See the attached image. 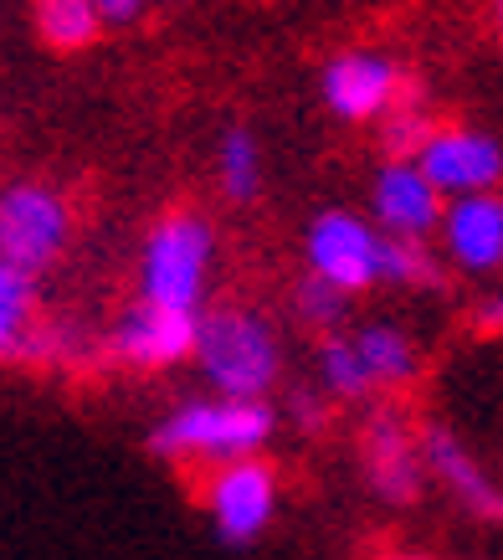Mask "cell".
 <instances>
[{
  "mask_svg": "<svg viewBox=\"0 0 503 560\" xmlns=\"http://www.w3.org/2000/svg\"><path fill=\"white\" fill-rule=\"evenodd\" d=\"M278 411L268 401H236V396H201V401H185L154 422L150 432V453L165 463H236V458H257L262 442L272 438Z\"/></svg>",
  "mask_w": 503,
  "mask_h": 560,
  "instance_id": "cell-1",
  "label": "cell"
},
{
  "mask_svg": "<svg viewBox=\"0 0 503 560\" xmlns=\"http://www.w3.org/2000/svg\"><path fill=\"white\" fill-rule=\"evenodd\" d=\"M196 365H201V375L211 381L217 396L268 401V390L283 375V340H278V329L257 308H242V304L206 308Z\"/></svg>",
  "mask_w": 503,
  "mask_h": 560,
  "instance_id": "cell-2",
  "label": "cell"
},
{
  "mask_svg": "<svg viewBox=\"0 0 503 560\" xmlns=\"http://www.w3.org/2000/svg\"><path fill=\"white\" fill-rule=\"evenodd\" d=\"M217 262V232L201 211H169L150 226L139 253V299L206 314V278Z\"/></svg>",
  "mask_w": 503,
  "mask_h": 560,
  "instance_id": "cell-3",
  "label": "cell"
},
{
  "mask_svg": "<svg viewBox=\"0 0 503 560\" xmlns=\"http://www.w3.org/2000/svg\"><path fill=\"white\" fill-rule=\"evenodd\" d=\"M72 211L42 180H16L0 190V262L21 272H42L68 253Z\"/></svg>",
  "mask_w": 503,
  "mask_h": 560,
  "instance_id": "cell-4",
  "label": "cell"
},
{
  "mask_svg": "<svg viewBox=\"0 0 503 560\" xmlns=\"http://www.w3.org/2000/svg\"><path fill=\"white\" fill-rule=\"evenodd\" d=\"M303 262L308 272H319L324 283H335L354 299L381 283V262H386V232L370 217L354 211H319V217L303 226Z\"/></svg>",
  "mask_w": 503,
  "mask_h": 560,
  "instance_id": "cell-5",
  "label": "cell"
},
{
  "mask_svg": "<svg viewBox=\"0 0 503 560\" xmlns=\"http://www.w3.org/2000/svg\"><path fill=\"white\" fill-rule=\"evenodd\" d=\"M206 514L221 545H257L278 520V474L262 458H236L211 468Z\"/></svg>",
  "mask_w": 503,
  "mask_h": 560,
  "instance_id": "cell-6",
  "label": "cell"
},
{
  "mask_svg": "<svg viewBox=\"0 0 503 560\" xmlns=\"http://www.w3.org/2000/svg\"><path fill=\"white\" fill-rule=\"evenodd\" d=\"M206 314H185L150 299H134L108 329V355L129 371H169L180 360H196Z\"/></svg>",
  "mask_w": 503,
  "mask_h": 560,
  "instance_id": "cell-7",
  "label": "cell"
},
{
  "mask_svg": "<svg viewBox=\"0 0 503 560\" xmlns=\"http://www.w3.org/2000/svg\"><path fill=\"white\" fill-rule=\"evenodd\" d=\"M360 463H365L370 493L386 504H411L426 483V453L421 432L396 407H375L360 432Z\"/></svg>",
  "mask_w": 503,
  "mask_h": 560,
  "instance_id": "cell-8",
  "label": "cell"
},
{
  "mask_svg": "<svg viewBox=\"0 0 503 560\" xmlns=\"http://www.w3.org/2000/svg\"><path fill=\"white\" fill-rule=\"evenodd\" d=\"M447 196L432 186V175L417 160H386L370 180V221L401 242H426L442 232Z\"/></svg>",
  "mask_w": 503,
  "mask_h": 560,
  "instance_id": "cell-9",
  "label": "cell"
},
{
  "mask_svg": "<svg viewBox=\"0 0 503 560\" xmlns=\"http://www.w3.org/2000/svg\"><path fill=\"white\" fill-rule=\"evenodd\" d=\"M417 165L432 175V186L457 201V196H483V190H499L503 180V144L483 129H468V124H447V129H432V139L421 144Z\"/></svg>",
  "mask_w": 503,
  "mask_h": 560,
  "instance_id": "cell-10",
  "label": "cell"
},
{
  "mask_svg": "<svg viewBox=\"0 0 503 560\" xmlns=\"http://www.w3.org/2000/svg\"><path fill=\"white\" fill-rule=\"evenodd\" d=\"M319 93L335 119L370 124V119H386L390 108L406 98V78L381 51H339L324 68Z\"/></svg>",
  "mask_w": 503,
  "mask_h": 560,
  "instance_id": "cell-11",
  "label": "cell"
},
{
  "mask_svg": "<svg viewBox=\"0 0 503 560\" xmlns=\"http://www.w3.org/2000/svg\"><path fill=\"white\" fill-rule=\"evenodd\" d=\"M442 253L463 272H499L503 268V196H457L442 217Z\"/></svg>",
  "mask_w": 503,
  "mask_h": 560,
  "instance_id": "cell-12",
  "label": "cell"
},
{
  "mask_svg": "<svg viewBox=\"0 0 503 560\" xmlns=\"http://www.w3.org/2000/svg\"><path fill=\"white\" fill-rule=\"evenodd\" d=\"M421 453H426V474L453 493L457 504L488 525H503V489L488 478V468L472 458L463 438H453L447 427H421Z\"/></svg>",
  "mask_w": 503,
  "mask_h": 560,
  "instance_id": "cell-13",
  "label": "cell"
},
{
  "mask_svg": "<svg viewBox=\"0 0 503 560\" xmlns=\"http://www.w3.org/2000/svg\"><path fill=\"white\" fill-rule=\"evenodd\" d=\"M32 16H36V36H42L47 51H83L108 26L98 0H36Z\"/></svg>",
  "mask_w": 503,
  "mask_h": 560,
  "instance_id": "cell-14",
  "label": "cell"
},
{
  "mask_svg": "<svg viewBox=\"0 0 503 560\" xmlns=\"http://www.w3.org/2000/svg\"><path fill=\"white\" fill-rule=\"evenodd\" d=\"M354 350H360L365 371L375 375L381 390H396L417 375V345L406 340V329H396V324H386V319L360 324V329H354Z\"/></svg>",
  "mask_w": 503,
  "mask_h": 560,
  "instance_id": "cell-15",
  "label": "cell"
},
{
  "mask_svg": "<svg viewBox=\"0 0 503 560\" xmlns=\"http://www.w3.org/2000/svg\"><path fill=\"white\" fill-rule=\"evenodd\" d=\"M314 375H319V386L329 401H370L375 396V375L365 371V360L354 350V335H324L319 340V355H314Z\"/></svg>",
  "mask_w": 503,
  "mask_h": 560,
  "instance_id": "cell-16",
  "label": "cell"
},
{
  "mask_svg": "<svg viewBox=\"0 0 503 560\" xmlns=\"http://www.w3.org/2000/svg\"><path fill=\"white\" fill-rule=\"evenodd\" d=\"M217 186H221V196L236 201V206L257 201V190H262V150H257V139H252L247 124L221 129V139H217Z\"/></svg>",
  "mask_w": 503,
  "mask_h": 560,
  "instance_id": "cell-17",
  "label": "cell"
},
{
  "mask_svg": "<svg viewBox=\"0 0 503 560\" xmlns=\"http://www.w3.org/2000/svg\"><path fill=\"white\" fill-rule=\"evenodd\" d=\"M36 272H21V268H5L0 262V360L11 365L16 345L32 335L36 324Z\"/></svg>",
  "mask_w": 503,
  "mask_h": 560,
  "instance_id": "cell-18",
  "label": "cell"
},
{
  "mask_svg": "<svg viewBox=\"0 0 503 560\" xmlns=\"http://www.w3.org/2000/svg\"><path fill=\"white\" fill-rule=\"evenodd\" d=\"M381 283H390V289H426L436 293L442 283H447V272H442V262L432 257V247L426 242H401V237H386V262H381Z\"/></svg>",
  "mask_w": 503,
  "mask_h": 560,
  "instance_id": "cell-19",
  "label": "cell"
},
{
  "mask_svg": "<svg viewBox=\"0 0 503 560\" xmlns=\"http://www.w3.org/2000/svg\"><path fill=\"white\" fill-rule=\"evenodd\" d=\"M293 319L319 329V335H339V324L350 319V293L324 283L319 272H303L293 283Z\"/></svg>",
  "mask_w": 503,
  "mask_h": 560,
  "instance_id": "cell-20",
  "label": "cell"
},
{
  "mask_svg": "<svg viewBox=\"0 0 503 560\" xmlns=\"http://www.w3.org/2000/svg\"><path fill=\"white\" fill-rule=\"evenodd\" d=\"M426 139H432V124L421 114L417 88L406 83V98L396 103L386 114V124H381V150H386V160H417Z\"/></svg>",
  "mask_w": 503,
  "mask_h": 560,
  "instance_id": "cell-21",
  "label": "cell"
},
{
  "mask_svg": "<svg viewBox=\"0 0 503 560\" xmlns=\"http://www.w3.org/2000/svg\"><path fill=\"white\" fill-rule=\"evenodd\" d=\"M324 417H329V407H324L319 390H293V422L308 427V432H319Z\"/></svg>",
  "mask_w": 503,
  "mask_h": 560,
  "instance_id": "cell-22",
  "label": "cell"
},
{
  "mask_svg": "<svg viewBox=\"0 0 503 560\" xmlns=\"http://www.w3.org/2000/svg\"><path fill=\"white\" fill-rule=\"evenodd\" d=\"M472 324H478V335H503V289H493L483 304H478Z\"/></svg>",
  "mask_w": 503,
  "mask_h": 560,
  "instance_id": "cell-23",
  "label": "cell"
},
{
  "mask_svg": "<svg viewBox=\"0 0 503 560\" xmlns=\"http://www.w3.org/2000/svg\"><path fill=\"white\" fill-rule=\"evenodd\" d=\"M144 5H150V0H98V11H103L108 26H129V21H139L144 16Z\"/></svg>",
  "mask_w": 503,
  "mask_h": 560,
  "instance_id": "cell-24",
  "label": "cell"
},
{
  "mask_svg": "<svg viewBox=\"0 0 503 560\" xmlns=\"http://www.w3.org/2000/svg\"><path fill=\"white\" fill-rule=\"evenodd\" d=\"M375 560H426V556H417V550H386V556H375Z\"/></svg>",
  "mask_w": 503,
  "mask_h": 560,
  "instance_id": "cell-25",
  "label": "cell"
},
{
  "mask_svg": "<svg viewBox=\"0 0 503 560\" xmlns=\"http://www.w3.org/2000/svg\"><path fill=\"white\" fill-rule=\"evenodd\" d=\"M493 16H499V32H503V0H493Z\"/></svg>",
  "mask_w": 503,
  "mask_h": 560,
  "instance_id": "cell-26",
  "label": "cell"
}]
</instances>
